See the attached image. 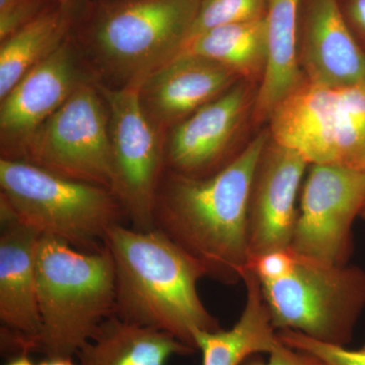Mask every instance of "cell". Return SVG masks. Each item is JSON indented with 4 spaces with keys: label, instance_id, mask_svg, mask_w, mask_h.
Listing matches in <instances>:
<instances>
[{
    "label": "cell",
    "instance_id": "cell-1",
    "mask_svg": "<svg viewBox=\"0 0 365 365\" xmlns=\"http://www.w3.org/2000/svg\"><path fill=\"white\" fill-rule=\"evenodd\" d=\"M260 132L225 168L207 177L165 170L155 205V230L167 235L223 284L242 280L249 263L248 206L258 163L270 141Z\"/></svg>",
    "mask_w": 365,
    "mask_h": 365
},
{
    "label": "cell",
    "instance_id": "cell-2",
    "mask_svg": "<svg viewBox=\"0 0 365 365\" xmlns=\"http://www.w3.org/2000/svg\"><path fill=\"white\" fill-rule=\"evenodd\" d=\"M105 246L114 262L119 318L170 334L195 351L197 332L222 329L199 295L203 268L162 232L117 223Z\"/></svg>",
    "mask_w": 365,
    "mask_h": 365
},
{
    "label": "cell",
    "instance_id": "cell-3",
    "mask_svg": "<svg viewBox=\"0 0 365 365\" xmlns=\"http://www.w3.org/2000/svg\"><path fill=\"white\" fill-rule=\"evenodd\" d=\"M201 0H123L101 9L74 40L91 78L111 88H136L178 56Z\"/></svg>",
    "mask_w": 365,
    "mask_h": 365
},
{
    "label": "cell",
    "instance_id": "cell-4",
    "mask_svg": "<svg viewBox=\"0 0 365 365\" xmlns=\"http://www.w3.org/2000/svg\"><path fill=\"white\" fill-rule=\"evenodd\" d=\"M37 282L39 352L48 359L76 356L115 316L114 262L106 246L83 252L41 235Z\"/></svg>",
    "mask_w": 365,
    "mask_h": 365
},
{
    "label": "cell",
    "instance_id": "cell-5",
    "mask_svg": "<svg viewBox=\"0 0 365 365\" xmlns=\"http://www.w3.org/2000/svg\"><path fill=\"white\" fill-rule=\"evenodd\" d=\"M0 203L41 235L83 252L105 247L123 209L111 190L59 176L24 160H0Z\"/></svg>",
    "mask_w": 365,
    "mask_h": 365
},
{
    "label": "cell",
    "instance_id": "cell-6",
    "mask_svg": "<svg viewBox=\"0 0 365 365\" xmlns=\"http://www.w3.org/2000/svg\"><path fill=\"white\" fill-rule=\"evenodd\" d=\"M267 122L272 140L309 165L365 173V86L331 88L304 78Z\"/></svg>",
    "mask_w": 365,
    "mask_h": 365
},
{
    "label": "cell",
    "instance_id": "cell-7",
    "mask_svg": "<svg viewBox=\"0 0 365 365\" xmlns=\"http://www.w3.org/2000/svg\"><path fill=\"white\" fill-rule=\"evenodd\" d=\"M261 287L276 330L297 331L326 344L347 347L365 309V270L350 264L295 253L292 272Z\"/></svg>",
    "mask_w": 365,
    "mask_h": 365
},
{
    "label": "cell",
    "instance_id": "cell-8",
    "mask_svg": "<svg viewBox=\"0 0 365 365\" xmlns=\"http://www.w3.org/2000/svg\"><path fill=\"white\" fill-rule=\"evenodd\" d=\"M59 176L111 190L109 112L95 79H85L26 143L21 160Z\"/></svg>",
    "mask_w": 365,
    "mask_h": 365
},
{
    "label": "cell",
    "instance_id": "cell-9",
    "mask_svg": "<svg viewBox=\"0 0 365 365\" xmlns=\"http://www.w3.org/2000/svg\"><path fill=\"white\" fill-rule=\"evenodd\" d=\"M98 86L109 112L112 193L131 227L155 230V198L165 170V137L144 114L138 88Z\"/></svg>",
    "mask_w": 365,
    "mask_h": 365
},
{
    "label": "cell",
    "instance_id": "cell-10",
    "mask_svg": "<svg viewBox=\"0 0 365 365\" xmlns=\"http://www.w3.org/2000/svg\"><path fill=\"white\" fill-rule=\"evenodd\" d=\"M299 195L290 249L324 263L349 264L353 225L365 206V173L311 165Z\"/></svg>",
    "mask_w": 365,
    "mask_h": 365
},
{
    "label": "cell",
    "instance_id": "cell-11",
    "mask_svg": "<svg viewBox=\"0 0 365 365\" xmlns=\"http://www.w3.org/2000/svg\"><path fill=\"white\" fill-rule=\"evenodd\" d=\"M88 78L73 36L24 76L0 100L1 158L21 160L34 134Z\"/></svg>",
    "mask_w": 365,
    "mask_h": 365
},
{
    "label": "cell",
    "instance_id": "cell-12",
    "mask_svg": "<svg viewBox=\"0 0 365 365\" xmlns=\"http://www.w3.org/2000/svg\"><path fill=\"white\" fill-rule=\"evenodd\" d=\"M251 85L240 81L168 132L165 170L182 176L207 177L232 162L237 155V137L253 111Z\"/></svg>",
    "mask_w": 365,
    "mask_h": 365
},
{
    "label": "cell",
    "instance_id": "cell-13",
    "mask_svg": "<svg viewBox=\"0 0 365 365\" xmlns=\"http://www.w3.org/2000/svg\"><path fill=\"white\" fill-rule=\"evenodd\" d=\"M41 235L0 203L1 351L13 357L39 352L37 253Z\"/></svg>",
    "mask_w": 365,
    "mask_h": 365
},
{
    "label": "cell",
    "instance_id": "cell-14",
    "mask_svg": "<svg viewBox=\"0 0 365 365\" xmlns=\"http://www.w3.org/2000/svg\"><path fill=\"white\" fill-rule=\"evenodd\" d=\"M309 167L299 153L270 138L255 172L250 193L249 260L290 248L299 210L297 197Z\"/></svg>",
    "mask_w": 365,
    "mask_h": 365
},
{
    "label": "cell",
    "instance_id": "cell-15",
    "mask_svg": "<svg viewBox=\"0 0 365 365\" xmlns=\"http://www.w3.org/2000/svg\"><path fill=\"white\" fill-rule=\"evenodd\" d=\"M242 81L215 60L182 52L139 86L144 114L163 137Z\"/></svg>",
    "mask_w": 365,
    "mask_h": 365
},
{
    "label": "cell",
    "instance_id": "cell-16",
    "mask_svg": "<svg viewBox=\"0 0 365 365\" xmlns=\"http://www.w3.org/2000/svg\"><path fill=\"white\" fill-rule=\"evenodd\" d=\"M299 58L304 78L314 85L365 86V51L338 0H309Z\"/></svg>",
    "mask_w": 365,
    "mask_h": 365
},
{
    "label": "cell",
    "instance_id": "cell-17",
    "mask_svg": "<svg viewBox=\"0 0 365 365\" xmlns=\"http://www.w3.org/2000/svg\"><path fill=\"white\" fill-rule=\"evenodd\" d=\"M299 4L300 0H268L267 66L255 95V124L267 122L276 106L304 81L297 51Z\"/></svg>",
    "mask_w": 365,
    "mask_h": 365
},
{
    "label": "cell",
    "instance_id": "cell-18",
    "mask_svg": "<svg viewBox=\"0 0 365 365\" xmlns=\"http://www.w3.org/2000/svg\"><path fill=\"white\" fill-rule=\"evenodd\" d=\"M242 281L246 304L235 326L230 330L196 333V347L202 353L203 365H242L253 355L269 354L281 343L260 281L249 269Z\"/></svg>",
    "mask_w": 365,
    "mask_h": 365
},
{
    "label": "cell",
    "instance_id": "cell-19",
    "mask_svg": "<svg viewBox=\"0 0 365 365\" xmlns=\"http://www.w3.org/2000/svg\"><path fill=\"white\" fill-rule=\"evenodd\" d=\"M78 0L57 2L18 32L2 41L0 47V100L31 69L44 61L72 36L81 16Z\"/></svg>",
    "mask_w": 365,
    "mask_h": 365
},
{
    "label": "cell",
    "instance_id": "cell-20",
    "mask_svg": "<svg viewBox=\"0 0 365 365\" xmlns=\"http://www.w3.org/2000/svg\"><path fill=\"white\" fill-rule=\"evenodd\" d=\"M194 352L170 334L115 314L106 319L76 356L78 365H165L173 355Z\"/></svg>",
    "mask_w": 365,
    "mask_h": 365
},
{
    "label": "cell",
    "instance_id": "cell-21",
    "mask_svg": "<svg viewBox=\"0 0 365 365\" xmlns=\"http://www.w3.org/2000/svg\"><path fill=\"white\" fill-rule=\"evenodd\" d=\"M182 52L220 62L242 81L261 83L267 66L265 16L212 29L189 41Z\"/></svg>",
    "mask_w": 365,
    "mask_h": 365
},
{
    "label": "cell",
    "instance_id": "cell-22",
    "mask_svg": "<svg viewBox=\"0 0 365 365\" xmlns=\"http://www.w3.org/2000/svg\"><path fill=\"white\" fill-rule=\"evenodd\" d=\"M267 6L268 0H201L186 44L197 36L218 26L263 18Z\"/></svg>",
    "mask_w": 365,
    "mask_h": 365
},
{
    "label": "cell",
    "instance_id": "cell-23",
    "mask_svg": "<svg viewBox=\"0 0 365 365\" xmlns=\"http://www.w3.org/2000/svg\"><path fill=\"white\" fill-rule=\"evenodd\" d=\"M279 339L294 349L309 352L329 365H365V343L359 349L326 344L294 330L278 331Z\"/></svg>",
    "mask_w": 365,
    "mask_h": 365
},
{
    "label": "cell",
    "instance_id": "cell-24",
    "mask_svg": "<svg viewBox=\"0 0 365 365\" xmlns=\"http://www.w3.org/2000/svg\"><path fill=\"white\" fill-rule=\"evenodd\" d=\"M50 6L48 0H0V41L11 37Z\"/></svg>",
    "mask_w": 365,
    "mask_h": 365
},
{
    "label": "cell",
    "instance_id": "cell-25",
    "mask_svg": "<svg viewBox=\"0 0 365 365\" xmlns=\"http://www.w3.org/2000/svg\"><path fill=\"white\" fill-rule=\"evenodd\" d=\"M242 365H329L324 360L309 352L294 349L281 341L279 345L269 353L267 361L256 355L250 357Z\"/></svg>",
    "mask_w": 365,
    "mask_h": 365
},
{
    "label": "cell",
    "instance_id": "cell-26",
    "mask_svg": "<svg viewBox=\"0 0 365 365\" xmlns=\"http://www.w3.org/2000/svg\"><path fill=\"white\" fill-rule=\"evenodd\" d=\"M342 9L348 25L365 51V0H346Z\"/></svg>",
    "mask_w": 365,
    "mask_h": 365
},
{
    "label": "cell",
    "instance_id": "cell-27",
    "mask_svg": "<svg viewBox=\"0 0 365 365\" xmlns=\"http://www.w3.org/2000/svg\"><path fill=\"white\" fill-rule=\"evenodd\" d=\"M38 365H78L73 361L72 357H52V359H48L43 360Z\"/></svg>",
    "mask_w": 365,
    "mask_h": 365
},
{
    "label": "cell",
    "instance_id": "cell-28",
    "mask_svg": "<svg viewBox=\"0 0 365 365\" xmlns=\"http://www.w3.org/2000/svg\"><path fill=\"white\" fill-rule=\"evenodd\" d=\"M29 354H21L14 356L6 365H34L32 360L28 356Z\"/></svg>",
    "mask_w": 365,
    "mask_h": 365
},
{
    "label": "cell",
    "instance_id": "cell-29",
    "mask_svg": "<svg viewBox=\"0 0 365 365\" xmlns=\"http://www.w3.org/2000/svg\"><path fill=\"white\" fill-rule=\"evenodd\" d=\"M360 218H362V220H365V206L364 208L362 209L361 215H360Z\"/></svg>",
    "mask_w": 365,
    "mask_h": 365
},
{
    "label": "cell",
    "instance_id": "cell-30",
    "mask_svg": "<svg viewBox=\"0 0 365 365\" xmlns=\"http://www.w3.org/2000/svg\"><path fill=\"white\" fill-rule=\"evenodd\" d=\"M56 1L64 2V1H67V0H56Z\"/></svg>",
    "mask_w": 365,
    "mask_h": 365
}]
</instances>
